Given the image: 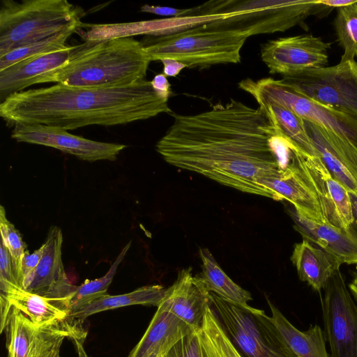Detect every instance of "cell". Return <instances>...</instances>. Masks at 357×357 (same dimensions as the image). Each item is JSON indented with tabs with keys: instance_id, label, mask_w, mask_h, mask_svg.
Returning <instances> with one entry per match:
<instances>
[{
	"instance_id": "35",
	"label": "cell",
	"mask_w": 357,
	"mask_h": 357,
	"mask_svg": "<svg viewBox=\"0 0 357 357\" xmlns=\"http://www.w3.org/2000/svg\"><path fill=\"white\" fill-rule=\"evenodd\" d=\"M45 250L43 243L38 249L32 253L29 250L25 252L22 261V288L26 289L31 284L40 260Z\"/></svg>"
},
{
	"instance_id": "33",
	"label": "cell",
	"mask_w": 357,
	"mask_h": 357,
	"mask_svg": "<svg viewBox=\"0 0 357 357\" xmlns=\"http://www.w3.org/2000/svg\"><path fill=\"white\" fill-rule=\"evenodd\" d=\"M0 232L1 243L9 252L15 270L17 284L22 288V261L26 250L18 230L6 218V210L0 206Z\"/></svg>"
},
{
	"instance_id": "24",
	"label": "cell",
	"mask_w": 357,
	"mask_h": 357,
	"mask_svg": "<svg viewBox=\"0 0 357 357\" xmlns=\"http://www.w3.org/2000/svg\"><path fill=\"white\" fill-rule=\"evenodd\" d=\"M202 260V279L208 290L225 301L244 308H250L248 302L252 300L249 291L235 283L221 268L211 252L199 249Z\"/></svg>"
},
{
	"instance_id": "2",
	"label": "cell",
	"mask_w": 357,
	"mask_h": 357,
	"mask_svg": "<svg viewBox=\"0 0 357 357\" xmlns=\"http://www.w3.org/2000/svg\"><path fill=\"white\" fill-rule=\"evenodd\" d=\"M167 112H171L167 100L145 79L114 87L56 84L13 93L0 103V116L10 126L42 124L66 130L123 125Z\"/></svg>"
},
{
	"instance_id": "14",
	"label": "cell",
	"mask_w": 357,
	"mask_h": 357,
	"mask_svg": "<svg viewBox=\"0 0 357 357\" xmlns=\"http://www.w3.org/2000/svg\"><path fill=\"white\" fill-rule=\"evenodd\" d=\"M307 133L331 174L349 192H357V147L333 131L304 120Z\"/></svg>"
},
{
	"instance_id": "31",
	"label": "cell",
	"mask_w": 357,
	"mask_h": 357,
	"mask_svg": "<svg viewBox=\"0 0 357 357\" xmlns=\"http://www.w3.org/2000/svg\"><path fill=\"white\" fill-rule=\"evenodd\" d=\"M77 30L70 29L8 52L0 56V70L30 57L67 49L68 38Z\"/></svg>"
},
{
	"instance_id": "28",
	"label": "cell",
	"mask_w": 357,
	"mask_h": 357,
	"mask_svg": "<svg viewBox=\"0 0 357 357\" xmlns=\"http://www.w3.org/2000/svg\"><path fill=\"white\" fill-rule=\"evenodd\" d=\"M79 327L78 321L68 319L36 326L35 338L27 357H59L64 338L70 337L73 331Z\"/></svg>"
},
{
	"instance_id": "26",
	"label": "cell",
	"mask_w": 357,
	"mask_h": 357,
	"mask_svg": "<svg viewBox=\"0 0 357 357\" xmlns=\"http://www.w3.org/2000/svg\"><path fill=\"white\" fill-rule=\"evenodd\" d=\"M223 17V15L219 14L169 17L132 23H121L118 26V33L121 37H132L139 34L160 36L208 24Z\"/></svg>"
},
{
	"instance_id": "16",
	"label": "cell",
	"mask_w": 357,
	"mask_h": 357,
	"mask_svg": "<svg viewBox=\"0 0 357 357\" xmlns=\"http://www.w3.org/2000/svg\"><path fill=\"white\" fill-rule=\"evenodd\" d=\"M161 303L185 323L200 330L206 308L211 305V292L198 275H192L189 267L178 272Z\"/></svg>"
},
{
	"instance_id": "13",
	"label": "cell",
	"mask_w": 357,
	"mask_h": 357,
	"mask_svg": "<svg viewBox=\"0 0 357 357\" xmlns=\"http://www.w3.org/2000/svg\"><path fill=\"white\" fill-rule=\"evenodd\" d=\"M11 137L19 142L54 148L89 162L115 160L126 148L124 144L94 141L42 124L15 125Z\"/></svg>"
},
{
	"instance_id": "20",
	"label": "cell",
	"mask_w": 357,
	"mask_h": 357,
	"mask_svg": "<svg viewBox=\"0 0 357 357\" xmlns=\"http://www.w3.org/2000/svg\"><path fill=\"white\" fill-rule=\"evenodd\" d=\"M1 294L36 326L56 324L68 318L69 303L27 291L10 283H0Z\"/></svg>"
},
{
	"instance_id": "5",
	"label": "cell",
	"mask_w": 357,
	"mask_h": 357,
	"mask_svg": "<svg viewBox=\"0 0 357 357\" xmlns=\"http://www.w3.org/2000/svg\"><path fill=\"white\" fill-rule=\"evenodd\" d=\"M247 38L240 31L202 24L167 35L148 36L141 43L151 61L169 58L184 63L187 68H205L239 63L241 50Z\"/></svg>"
},
{
	"instance_id": "3",
	"label": "cell",
	"mask_w": 357,
	"mask_h": 357,
	"mask_svg": "<svg viewBox=\"0 0 357 357\" xmlns=\"http://www.w3.org/2000/svg\"><path fill=\"white\" fill-rule=\"evenodd\" d=\"M151 60L132 37L84 40L72 46L64 65L39 79L71 87L128 86L144 79Z\"/></svg>"
},
{
	"instance_id": "30",
	"label": "cell",
	"mask_w": 357,
	"mask_h": 357,
	"mask_svg": "<svg viewBox=\"0 0 357 357\" xmlns=\"http://www.w3.org/2000/svg\"><path fill=\"white\" fill-rule=\"evenodd\" d=\"M130 245L131 243L129 242L122 248L105 275L95 280H86L77 287L70 301L68 318L81 308L108 294L109 286L112 283L117 268L123 261Z\"/></svg>"
},
{
	"instance_id": "22",
	"label": "cell",
	"mask_w": 357,
	"mask_h": 357,
	"mask_svg": "<svg viewBox=\"0 0 357 357\" xmlns=\"http://www.w3.org/2000/svg\"><path fill=\"white\" fill-rule=\"evenodd\" d=\"M271 321L297 357H330L324 331L317 324L305 331L296 328L268 299Z\"/></svg>"
},
{
	"instance_id": "44",
	"label": "cell",
	"mask_w": 357,
	"mask_h": 357,
	"mask_svg": "<svg viewBox=\"0 0 357 357\" xmlns=\"http://www.w3.org/2000/svg\"><path fill=\"white\" fill-rule=\"evenodd\" d=\"M167 351V350H166ZM166 351H163V350H157V351H155L154 352H153L152 354H151L149 356L147 357H161V356L162 355V354L164 352H165Z\"/></svg>"
},
{
	"instance_id": "38",
	"label": "cell",
	"mask_w": 357,
	"mask_h": 357,
	"mask_svg": "<svg viewBox=\"0 0 357 357\" xmlns=\"http://www.w3.org/2000/svg\"><path fill=\"white\" fill-rule=\"evenodd\" d=\"M151 84L154 91L160 98L168 100L172 95L171 84L164 73L155 75L151 81Z\"/></svg>"
},
{
	"instance_id": "32",
	"label": "cell",
	"mask_w": 357,
	"mask_h": 357,
	"mask_svg": "<svg viewBox=\"0 0 357 357\" xmlns=\"http://www.w3.org/2000/svg\"><path fill=\"white\" fill-rule=\"evenodd\" d=\"M334 29L339 45L344 50L340 61L357 56V1L337 8Z\"/></svg>"
},
{
	"instance_id": "23",
	"label": "cell",
	"mask_w": 357,
	"mask_h": 357,
	"mask_svg": "<svg viewBox=\"0 0 357 357\" xmlns=\"http://www.w3.org/2000/svg\"><path fill=\"white\" fill-rule=\"evenodd\" d=\"M167 290L162 285L153 284L123 294H107L77 310L68 319L82 321L89 316L98 312L134 305L158 307L164 299Z\"/></svg>"
},
{
	"instance_id": "17",
	"label": "cell",
	"mask_w": 357,
	"mask_h": 357,
	"mask_svg": "<svg viewBox=\"0 0 357 357\" xmlns=\"http://www.w3.org/2000/svg\"><path fill=\"white\" fill-rule=\"evenodd\" d=\"M287 210L294 222V228L303 239L333 255L342 264H357V241L347 229L308 219L298 213L290 203Z\"/></svg>"
},
{
	"instance_id": "40",
	"label": "cell",
	"mask_w": 357,
	"mask_h": 357,
	"mask_svg": "<svg viewBox=\"0 0 357 357\" xmlns=\"http://www.w3.org/2000/svg\"><path fill=\"white\" fill-rule=\"evenodd\" d=\"M86 335V332L82 328L75 329L70 339L73 340L76 347L77 354L79 357H89L85 351L84 347V342Z\"/></svg>"
},
{
	"instance_id": "8",
	"label": "cell",
	"mask_w": 357,
	"mask_h": 357,
	"mask_svg": "<svg viewBox=\"0 0 357 357\" xmlns=\"http://www.w3.org/2000/svg\"><path fill=\"white\" fill-rule=\"evenodd\" d=\"M282 79L305 98L357 117L355 59L340 61L330 67L306 69Z\"/></svg>"
},
{
	"instance_id": "37",
	"label": "cell",
	"mask_w": 357,
	"mask_h": 357,
	"mask_svg": "<svg viewBox=\"0 0 357 357\" xmlns=\"http://www.w3.org/2000/svg\"><path fill=\"white\" fill-rule=\"evenodd\" d=\"M140 11L160 16L179 17L188 16L191 11V8L178 9L167 6H151L145 4L140 8Z\"/></svg>"
},
{
	"instance_id": "42",
	"label": "cell",
	"mask_w": 357,
	"mask_h": 357,
	"mask_svg": "<svg viewBox=\"0 0 357 357\" xmlns=\"http://www.w3.org/2000/svg\"><path fill=\"white\" fill-rule=\"evenodd\" d=\"M357 1L354 0H319L320 3H322L325 6L331 7L332 8H341L347 6H349L356 3Z\"/></svg>"
},
{
	"instance_id": "7",
	"label": "cell",
	"mask_w": 357,
	"mask_h": 357,
	"mask_svg": "<svg viewBox=\"0 0 357 357\" xmlns=\"http://www.w3.org/2000/svg\"><path fill=\"white\" fill-rule=\"evenodd\" d=\"M211 306L243 357H297L264 311L234 305L211 292Z\"/></svg>"
},
{
	"instance_id": "39",
	"label": "cell",
	"mask_w": 357,
	"mask_h": 357,
	"mask_svg": "<svg viewBox=\"0 0 357 357\" xmlns=\"http://www.w3.org/2000/svg\"><path fill=\"white\" fill-rule=\"evenodd\" d=\"M163 64V73L167 77H176L186 68V65L173 59H163L160 61Z\"/></svg>"
},
{
	"instance_id": "34",
	"label": "cell",
	"mask_w": 357,
	"mask_h": 357,
	"mask_svg": "<svg viewBox=\"0 0 357 357\" xmlns=\"http://www.w3.org/2000/svg\"><path fill=\"white\" fill-rule=\"evenodd\" d=\"M199 331H194L181 338L161 357H204Z\"/></svg>"
},
{
	"instance_id": "9",
	"label": "cell",
	"mask_w": 357,
	"mask_h": 357,
	"mask_svg": "<svg viewBox=\"0 0 357 357\" xmlns=\"http://www.w3.org/2000/svg\"><path fill=\"white\" fill-rule=\"evenodd\" d=\"M238 87L254 98L276 102L304 120L319 124L347 139L357 147V117L310 100L281 79L271 77L254 81L246 78Z\"/></svg>"
},
{
	"instance_id": "10",
	"label": "cell",
	"mask_w": 357,
	"mask_h": 357,
	"mask_svg": "<svg viewBox=\"0 0 357 357\" xmlns=\"http://www.w3.org/2000/svg\"><path fill=\"white\" fill-rule=\"evenodd\" d=\"M324 290V331L330 346V357H357V305L340 268Z\"/></svg>"
},
{
	"instance_id": "29",
	"label": "cell",
	"mask_w": 357,
	"mask_h": 357,
	"mask_svg": "<svg viewBox=\"0 0 357 357\" xmlns=\"http://www.w3.org/2000/svg\"><path fill=\"white\" fill-rule=\"evenodd\" d=\"M8 357H27L35 338L36 326L12 306L6 325Z\"/></svg>"
},
{
	"instance_id": "11",
	"label": "cell",
	"mask_w": 357,
	"mask_h": 357,
	"mask_svg": "<svg viewBox=\"0 0 357 357\" xmlns=\"http://www.w3.org/2000/svg\"><path fill=\"white\" fill-rule=\"evenodd\" d=\"M331 43L312 34L271 40L261 47V57L271 74L290 76L306 69L324 67Z\"/></svg>"
},
{
	"instance_id": "12",
	"label": "cell",
	"mask_w": 357,
	"mask_h": 357,
	"mask_svg": "<svg viewBox=\"0 0 357 357\" xmlns=\"http://www.w3.org/2000/svg\"><path fill=\"white\" fill-rule=\"evenodd\" d=\"M294 160L301 175L317 197L326 222L347 229L353 220L349 191L333 177L320 157L295 149Z\"/></svg>"
},
{
	"instance_id": "18",
	"label": "cell",
	"mask_w": 357,
	"mask_h": 357,
	"mask_svg": "<svg viewBox=\"0 0 357 357\" xmlns=\"http://www.w3.org/2000/svg\"><path fill=\"white\" fill-rule=\"evenodd\" d=\"M72 46L67 49L28 58L0 70V100L36 84L44 75L66 62Z\"/></svg>"
},
{
	"instance_id": "43",
	"label": "cell",
	"mask_w": 357,
	"mask_h": 357,
	"mask_svg": "<svg viewBox=\"0 0 357 357\" xmlns=\"http://www.w3.org/2000/svg\"><path fill=\"white\" fill-rule=\"evenodd\" d=\"M349 289L354 298L357 301V268L354 273V277L351 282L349 284Z\"/></svg>"
},
{
	"instance_id": "25",
	"label": "cell",
	"mask_w": 357,
	"mask_h": 357,
	"mask_svg": "<svg viewBox=\"0 0 357 357\" xmlns=\"http://www.w3.org/2000/svg\"><path fill=\"white\" fill-rule=\"evenodd\" d=\"M259 107L273 121L281 133L301 152L319 156L305 128L303 119L290 109L273 100L255 98Z\"/></svg>"
},
{
	"instance_id": "36",
	"label": "cell",
	"mask_w": 357,
	"mask_h": 357,
	"mask_svg": "<svg viewBox=\"0 0 357 357\" xmlns=\"http://www.w3.org/2000/svg\"><path fill=\"white\" fill-rule=\"evenodd\" d=\"M0 283H10L18 286L11 256L1 242L0 245Z\"/></svg>"
},
{
	"instance_id": "4",
	"label": "cell",
	"mask_w": 357,
	"mask_h": 357,
	"mask_svg": "<svg viewBox=\"0 0 357 357\" xmlns=\"http://www.w3.org/2000/svg\"><path fill=\"white\" fill-rule=\"evenodd\" d=\"M332 9L319 0H218L191 8L188 16L229 14L206 25L240 31L248 38L285 31L301 25L310 15L324 16Z\"/></svg>"
},
{
	"instance_id": "21",
	"label": "cell",
	"mask_w": 357,
	"mask_h": 357,
	"mask_svg": "<svg viewBox=\"0 0 357 357\" xmlns=\"http://www.w3.org/2000/svg\"><path fill=\"white\" fill-rule=\"evenodd\" d=\"M291 261L300 280L317 291L324 289L331 275L342 264L335 256L305 239L294 245Z\"/></svg>"
},
{
	"instance_id": "41",
	"label": "cell",
	"mask_w": 357,
	"mask_h": 357,
	"mask_svg": "<svg viewBox=\"0 0 357 357\" xmlns=\"http://www.w3.org/2000/svg\"><path fill=\"white\" fill-rule=\"evenodd\" d=\"M351 204L353 220L347 231L357 241V192H349Z\"/></svg>"
},
{
	"instance_id": "19",
	"label": "cell",
	"mask_w": 357,
	"mask_h": 357,
	"mask_svg": "<svg viewBox=\"0 0 357 357\" xmlns=\"http://www.w3.org/2000/svg\"><path fill=\"white\" fill-rule=\"evenodd\" d=\"M194 331L198 330L180 319L160 303L146 331L128 357H147L155 351H166Z\"/></svg>"
},
{
	"instance_id": "6",
	"label": "cell",
	"mask_w": 357,
	"mask_h": 357,
	"mask_svg": "<svg viewBox=\"0 0 357 357\" xmlns=\"http://www.w3.org/2000/svg\"><path fill=\"white\" fill-rule=\"evenodd\" d=\"M82 24L80 11L66 0H2L0 56Z\"/></svg>"
},
{
	"instance_id": "1",
	"label": "cell",
	"mask_w": 357,
	"mask_h": 357,
	"mask_svg": "<svg viewBox=\"0 0 357 357\" xmlns=\"http://www.w3.org/2000/svg\"><path fill=\"white\" fill-rule=\"evenodd\" d=\"M172 115L155 146L167 163L271 198L264 182L288 165L296 146L259 107L231 99L197 114Z\"/></svg>"
},
{
	"instance_id": "27",
	"label": "cell",
	"mask_w": 357,
	"mask_h": 357,
	"mask_svg": "<svg viewBox=\"0 0 357 357\" xmlns=\"http://www.w3.org/2000/svg\"><path fill=\"white\" fill-rule=\"evenodd\" d=\"M199 336L204 357H243L227 335L211 305L206 308Z\"/></svg>"
},
{
	"instance_id": "15",
	"label": "cell",
	"mask_w": 357,
	"mask_h": 357,
	"mask_svg": "<svg viewBox=\"0 0 357 357\" xmlns=\"http://www.w3.org/2000/svg\"><path fill=\"white\" fill-rule=\"evenodd\" d=\"M63 235L59 227H51L45 250L27 291L59 301H70L77 286L68 280L62 261Z\"/></svg>"
}]
</instances>
